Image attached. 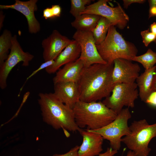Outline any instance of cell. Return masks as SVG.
Returning a JSON list of instances; mask_svg holds the SVG:
<instances>
[{
	"label": "cell",
	"mask_w": 156,
	"mask_h": 156,
	"mask_svg": "<svg viewBox=\"0 0 156 156\" xmlns=\"http://www.w3.org/2000/svg\"><path fill=\"white\" fill-rule=\"evenodd\" d=\"M114 64H95L84 67L77 83L80 101L96 102L111 94L114 86L112 79Z\"/></svg>",
	"instance_id": "cell-1"
},
{
	"label": "cell",
	"mask_w": 156,
	"mask_h": 156,
	"mask_svg": "<svg viewBox=\"0 0 156 156\" xmlns=\"http://www.w3.org/2000/svg\"><path fill=\"white\" fill-rule=\"evenodd\" d=\"M38 102L43 121L54 129L79 131L73 109L62 102L53 93H40Z\"/></svg>",
	"instance_id": "cell-2"
},
{
	"label": "cell",
	"mask_w": 156,
	"mask_h": 156,
	"mask_svg": "<svg viewBox=\"0 0 156 156\" xmlns=\"http://www.w3.org/2000/svg\"><path fill=\"white\" fill-rule=\"evenodd\" d=\"M75 122L80 129L94 130L108 125L117 114L100 101L90 102L79 100L73 109Z\"/></svg>",
	"instance_id": "cell-3"
},
{
	"label": "cell",
	"mask_w": 156,
	"mask_h": 156,
	"mask_svg": "<svg viewBox=\"0 0 156 156\" xmlns=\"http://www.w3.org/2000/svg\"><path fill=\"white\" fill-rule=\"evenodd\" d=\"M96 46L101 58L109 64L119 58L132 61L138 52L134 44L125 40L113 25L109 27L104 41Z\"/></svg>",
	"instance_id": "cell-4"
},
{
	"label": "cell",
	"mask_w": 156,
	"mask_h": 156,
	"mask_svg": "<svg viewBox=\"0 0 156 156\" xmlns=\"http://www.w3.org/2000/svg\"><path fill=\"white\" fill-rule=\"evenodd\" d=\"M130 133L122 138L123 143L136 156H148L151 140L156 137V123L149 125L145 119L134 120L129 126Z\"/></svg>",
	"instance_id": "cell-5"
},
{
	"label": "cell",
	"mask_w": 156,
	"mask_h": 156,
	"mask_svg": "<svg viewBox=\"0 0 156 156\" xmlns=\"http://www.w3.org/2000/svg\"><path fill=\"white\" fill-rule=\"evenodd\" d=\"M131 117L129 108H123L116 118L108 125L98 129L88 130L100 135L103 139L109 141L111 148L118 151L121 147L122 137L130 133L128 122Z\"/></svg>",
	"instance_id": "cell-6"
},
{
	"label": "cell",
	"mask_w": 156,
	"mask_h": 156,
	"mask_svg": "<svg viewBox=\"0 0 156 156\" xmlns=\"http://www.w3.org/2000/svg\"><path fill=\"white\" fill-rule=\"evenodd\" d=\"M137 88L135 82L115 84L110 95L105 98L102 102L117 114L124 106L133 108L135 101L139 96Z\"/></svg>",
	"instance_id": "cell-7"
},
{
	"label": "cell",
	"mask_w": 156,
	"mask_h": 156,
	"mask_svg": "<svg viewBox=\"0 0 156 156\" xmlns=\"http://www.w3.org/2000/svg\"><path fill=\"white\" fill-rule=\"evenodd\" d=\"M110 1L99 0L91 4L86 7L81 14H92L104 17L110 21L112 25L123 29L127 25L129 17L119 3L116 2L117 6L115 7L108 5L107 3Z\"/></svg>",
	"instance_id": "cell-8"
},
{
	"label": "cell",
	"mask_w": 156,
	"mask_h": 156,
	"mask_svg": "<svg viewBox=\"0 0 156 156\" xmlns=\"http://www.w3.org/2000/svg\"><path fill=\"white\" fill-rule=\"evenodd\" d=\"M7 59L0 66V87L4 89L7 86V81L10 72L14 67L20 62L22 65L27 66L34 57L33 55L23 51L18 42L16 35L12 39V45Z\"/></svg>",
	"instance_id": "cell-9"
},
{
	"label": "cell",
	"mask_w": 156,
	"mask_h": 156,
	"mask_svg": "<svg viewBox=\"0 0 156 156\" xmlns=\"http://www.w3.org/2000/svg\"><path fill=\"white\" fill-rule=\"evenodd\" d=\"M73 38L80 47L81 53L79 58L82 61L84 67L95 64H107L98 52L91 31L77 30Z\"/></svg>",
	"instance_id": "cell-10"
},
{
	"label": "cell",
	"mask_w": 156,
	"mask_h": 156,
	"mask_svg": "<svg viewBox=\"0 0 156 156\" xmlns=\"http://www.w3.org/2000/svg\"><path fill=\"white\" fill-rule=\"evenodd\" d=\"M124 59H116L114 62L112 79L114 83L135 82L141 68L137 63Z\"/></svg>",
	"instance_id": "cell-11"
},
{
	"label": "cell",
	"mask_w": 156,
	"mask_h": 156,
	"mask_svg": "<svg viewBox=\"0 0 156 156\" xmlns=\"http://www.w3.org/2000/svg\"><path fill=\"white\" fill-rule=\"evenodd\" d=\"M72 40L62 35L57 30H53L42 42L43 57L44 62L55 60Z\"/></svg>",
	"instance_id": "cell-12"
},
{
	"label": "cell",
	"mask_w": 156,
	"mask_h": 156,
	"mask_svg": "<svg viewBox=\"0 0 156 156\" xmlns=\"http://www.w3.org/2000/svg\"><path fill=\"white\" fill-rule=\"evenodd\" d=\"M38 0H30L22 1L15 0V3L10 5H0L2 10L9 9L15 10L23 14L26 18L29 32L31 34H35L40 30V23L35 16L34 12L38 10L37 3Z\"/></svg>",
	"instance_id": "cell-13"
},
{
	"label": "cell",
	"mask_w": 156,
	"mask_h": 156,
	"mask_svg": "<svg viewBox=\"0 0 156 156\" xmlns=\"http://www.w3.org/2000/svg\"><path fill=\"white\" fill-rule=\"evenodd\" d=\"M83 138L78 152V156H96L103 151L104 139L99 134L86 129L79 131Z\"/></svg>",
	"instance_id": "cell-14"
},
{
	"label": "cell",
	"mask_w": 156,
	"mask_h": 156,
	"mask_svg": "<svg viewBox=\"0 0 156 156\" xmlns=\"http://www.w3.org/2000/svg\"><path fill=\"white\" fill-rule=\"evenodd\" d=\"M53 93L63 103L73 109L80 100L77 83L61 82L54 84Z\"/></svg>",
	"instance_id": "cell-15"
},
{
	"label": "cell",
	"mask_w": 156,
	"mask_h": 156,
	"mask_svg": "<svg viewBox=\"0 0 156 156\" xmlns=\"http://www.w3.org/2000/svg\"><path fill=\"white\" fill-rule=\"evenodd\" d=\"M81 53L80 47L74 40L68 45L54 60L53 64L46 68V72L51 74L56 72L63 65L74 62L80 57Z\"/></svg>",
	"instance_id": "cell-16"
},
{
	"label": "cell",
	"mask_w": 156,
	"mask_h": 156,
	"mask_svg": "<svg viewBox=\"0 0 156 156\" xmlns=\"http://www.w3.org/2000/svg\"><path fill=\"white\" fill-rule=\"evenodd\" d=\"M84 67L82 61L79 58L74 62L66 64L56 72L53 78L54 84L61 82L77 83Z\"/></svg>",
	"instance_id": "cell-17"
},
{
	"label": "cell",
	"mask_w": 156,
	"mask_h": 156,
	"mask_svg": "<svg viewBox=\"0 0 156 156\" xmlns=\"http://www.w3.org/2000/svg\"><path fill=\"white\" fill-rule=\"evenodd\" d=\"M156 66L150 69L145 70L136 79L139 94L141 101L145 102L151 92L152 81Z\"/></svg>",
	"instance_id": "cell-18"
},
{
	"label": "cell",
	"mask_w": 156,
	"mask_h": 156,
	"mask_svg": "<svg viewBox=\"0 0 156 156\" xmlns=\"http://www.w3.org/2000/svg\"><path fill=\"white\" fill-rule=\"evenodd\" d=\"M101 17L94 14H82L75 18L71 25L77 30L91 31L96 27Z\"/></svg>",
	"instance_id": "cell-19"
},
{
	"label": "cell",
	"mask_w": 156,
	"mask_h": 156,
	"mask_svg": "<svg viewBox=\"0 0 156 156\" xmlns=\"http://www.w3.org/2000/svg\"><path fill=\"white\" fill-rule=\"evenodd\" d=\"M111 25V23L108 19L101 17L96 27L91 31L96 45L101 44L104 41Z\"/></svg>",
	"instance_id": "cell-20"
},
{
	"label": "cell",
	"mask_w": 156,
	"mask_h": 156,
	"mask_svg": "<svg viewBox=\"0 0 156 156\" xmlns=\"http://www.w3.org/2000/svg\"><path fill=\"white\" fill-rule=\"evenodd\" d=\"M13 36L10 31L5 29L0 36V66L7 59L12 45Z\"/></svg>",
	"instance_id": "cell-21"
},
{
	"label": "cell",
	"mask_w": 156,
	"mask_h": 156,
	"mask_svg": "<svg viewBox=\"0 0 156 156\" xmlns=\"http://www.w3.org/2000/svg\"><path fill=\"white\" fill-rule=\"evenodd\" d=\"M132 61L140 63L145 70L154 67L156 64V53L148 49L145 53L135 56Z\"/></svg>",
	"instance_id": "cell-22"
},
{
	"label": "cell",
	"mask_w": 156,
	"mask_h": 156,
	"mask_svg": "<svg viewBox=\"0 0 156 156\" xmlns=\"http://www.w3.org/2000/svg\"><path fill=\"white\" fill-rule=\"evenodd\" d=\"M91 0H71L70 12L75 18L80 16L86 7L91 4Z\"/></svg>",
	"instance_id": "cell-23"
},
{
	"label": "cell",
	"mask_w": 156,
	"mask_h": 156,
	"mask_svg": "<svg viewBox=\"0 0 156 156\" xmlns=\"http://www.w3.org/2000/svg\"><path fill=\"white\" fill-rule=\"evenodd\" d=\"M62 8L59 5H54L51 8H47L43 12V17L45 19L60 17Z\"/></svg>",
	"instance_id": "cell-24"
},
{
	"label": "cell",
	"mask_w": 156,
	"mask_h": 156,
	"mask_svg": "<svg viewBox=\"0 0 156 156\" xmlns=\"http://www.w3.org/2000/svg\"><path fill=\"white\" fill-rule=\"evenodd\" d=\"M142 42L145 47H148L152 42L156 39V35L149 31V29L140 32Z\"/></svg>",
	"instance_id": "cell-25"
},
{
	"label": "cell",
	"mask_w": 156,
	"mask_h": 156,
	"mask_svg": "<svg viewBox=\"0 0 156 156\" xmlns=\"http://www.w3.org/2000/svg\"><path fill=\"white\" fill-rule=\"evenodd\" d=\"M54 62V60H51L44 62L41 64V65L36 69L33 71L31 73L27 78L26 82L29 79L34 76L39 71L44 68L45 69L47 67L53 64Z\"/></svg>",
	"instance_id": "cell-26"
},
{
	"label": "cell",
	"mask_w": 156,
	"mask_h": 156,
	"mask_svg": "<svg viewBox=\"0 0 156 156\" xmlns=\"http://www.w3.org/2000/svg\"><path fill=\"white\" fill-rule=\"evenodd\" d=\"M79 147V146L76 145L64 154H55L52 156H78V152Z\"/></svg>",
	"instance_id": "cell-27"
},
{
	"label": "cell",
	"mask_w": 156,
	"mask_h": 156,
	"mask_svg": "<svg viewBox=\"0 0 156 156\" xmlns=\"http://www.w3.org/2000/svg\"><path fill=\"white\" fill-rule=\"evenodd\" d=\"M145 103L151 106L156 107V91L151 92Z\"/></svg>",
	"instance_id": "cell-28"
},
{
	"label": "cell",
	"mask_w": 156,
	"mask_h": 156,
	"mask_svg": "<svg viewBox=\"0 0 156 156\" xmlns=\"http://www.w3.org/2000/svg\"><path fill=\"white\" fill-rule=\"evenodd\" d=\"M124 7L127 9L129 6L133 3L143 4L146 1L145 0H123Z\"/></svg>",
	"instance_id": "cell-29"
},
{
	"label": "cell",
	"mask_w": 156,
	"mask_h": 156,
	"mask_svg": "<svg viewBox=\"0 0 156 156\" xmlns=\"http://www.w3.org/2000/svg\"><path fill=\"white\" fill-rule=\"evenodd\" d=\"M117 153L118 151L114 150L111 147L108 148L105 152L101 153L97 156H114Z\"/></svg>",
	"instance_id": "cell-30"
},
{
	"label": "cell",
	"mask_w": 156,
	"mask_h": 156,
	"mask_svg": "<svg viewBox=\"0 0 156 156\" xmlns=\"http://www.w3.org/2000/svg\"><path fill=\"white\" fill-rule=\"evenodd\" d=\"M156 91V67L153 75L151 87V92Z\"/></svg>",
	"instance_id": "cell-31"
},
{
	"label": "cell",
	"mask_w": 156,
	"mask_h": 156,
	"mask_svg": "<svg viewBox=\"0 0 156 156\" xmlns=\"http://www.w3.org/2000/svg\"><path fill=\"white\" fill-rule=\"evenodd\" d=\"M154 16L156 17V6L149 8V18Z\"/></svg>",
	"instance_id": "cell-32"
},
{
	"label": "cell",
	"mask_w": 156,
	"mask_h": 156,
	"mask_svg": "<svg viewBox=\"0 0 156 156\" xmlns=\"http://www.w3.org/2000/svg\"><path fill=\"white\" fill-rule=\"evenodd\" d=\"M5 15L3 13L2 10L0 11V30L1 29L3 26V23L4 22Z\"/></svg>",
	"instance_id": "cell-33"
},
{
	"label": "cell",
	"mask_w": 156,
	"mask_h": 156,
	"mask_svg": "<svg viewBox=\"0 0 156 156\" xmlns=\"http://www.w3.org/2000/svg\"><path fill=\"white\" fill-rule=\"evenodd\" d=\"M150 31L156 35V23L154 22L150 26Z\"/></svg>",
	"instance_id": "cell-34"
},
{
	"label": "cell",
	"mask_w": 156,
	"mask_h": 156,
	"mask_svg": "<svg viewBox=\"0 0 156 156\" xmlns=\"http://www.w3.org/2000/svg\"><path fill=\"white\" fill-rule=\"evenodd\" d=\"M148 1L150 8L156 6V0H149Z\"/></svg>",
	"instance_id": "cell-35"
},
{
	"label": "cell",
	"mask_w": 156,
	"mask_h": 156,
	"mask_svg": "<svg viewBox=\"0 0 156 156\" xmlns=\"http://www.w3.org/2000/svg\"><path fill=\"white\" fill-rule=\"evenodd\" d=\"M126 156H136L134 153L131 151L129 150L127 152Z\"/></svg>",
	"instance_id": "cell-36"
},
{
	"label": "cell",
	"mask_w": 156,
	"mask_h": 156,
	"mask_svg": "<svg viewBox=\"0 0 156 156\" xmlns=\"http://www.w3.org/2000/svg\"><path fill=\"white\" fill-rule=\"evenodd\" d=\"M154 42L156 44V39L154 41Z\"/></svg>",
	"instance_id": "cell-37"
}]
</instances>
